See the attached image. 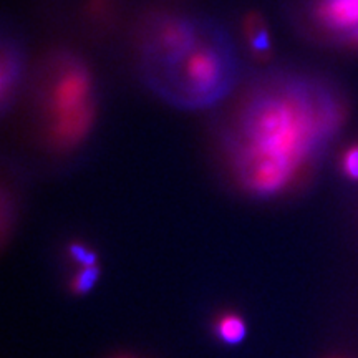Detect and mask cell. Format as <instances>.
I'll return each instance as SVG.
<instances>
[{"instance_id": "8992f818", "label": "cell", "mask_w": 358, "mask_h": 358, "mask_svg": "<svg viewBox=\"0 0 358 358\" xmlns=\"http://www.w3.org/2000/svg\"><path fill=\"white\" fill-rule=\"evenodd\" d=\"M243 32L250 55L261 62H267L272 57V38L261 13L249 12L244 17Z\"/></svg>"}, {"instance_id": "3957f363", "label": "cell", "mask_w": 358, "mask_h": 358, "mask_svg": "<svg viewBox=\"0 0 358 358\" xmlns=\"http://www.w3.org/2000/svg\"><path fill=\"white\" fill-rule=\"evenodd\" d=\"M37 113L43 140L53 150L82 145L96 120L98 92L93 71L83 58L55 52L38 73Z\"/></svg>"}, {"instance_id": "5b68a950", "label": "cell", "mask_w": 358, "mask_h": 358, "mask_svg": "<svg viewBox=\"0 0 358 358\" xmlns=\"http://www.w3.org/2000/svg\"><path fill=\"white\" fill-rule=\"evenodd\" d=\"M24 53L15 42L3 40L2 64H0V103L3 113L15 101L20 85L24 82Z\"/></svg>"}, {"instance_id": "6da1fadb", "label": "cell", "mask_w": 358, "mask_h": 358, "mask_svg": "<svg viewBox=\"0 0 358 358\" xmlns=\"http://www.w3.org/2000/svg\"><path fill=\"white\" fill-rule=\"evenodd\" d=\"M221 133L227 168L250 196L271 199L302 182L345 122V103L315 78L268 75L237 98Z\"/></svg>"}, {"instance_id": "52a82bcc", "label": "cell", "mask_w": 358, "mask_h": 358, "mask_svg": "<svg viewBox=\"0 0 358 358\" xmlns=\"http://www.w3.org/2000/svg\"><path fill=\"white\" fill-rule=\"evenodd\" d=\"M214 335L224 345H239L248 335V327L243 317L227 312L214 322Z\"/></svg>"}, {"instance_id": "8fae6325", "label": "cell", "mask_w": 358, "mask_h": 358, "mask_svg": "<svg viewBox=\"0 0 358 358\" xmlns=\"http://www.w3.org/2000/svg\"><path fill=\"white\" fill-rule=\"evenodd\" d=\"M357 48H358V43H357Z\"/></svg>"}, {"instance_id": "ba28073f", "label": "cell", "mask_w": 358, "mask_h": 358, "mask_svg": "<svg viewBox=\"0 0 358 358\" xmlns=\"http://www.w3.org/2000/svg\"><path fill=\"white\" fill-rule=\"evenodd\" d=\"M98 277H100L98 264L96 266L82 267V271H78L77 274H75L73 280H71V289H73V292L77 294H87L95 287Z\"/></svg>"}, {"instance_id": "277c9868", "label": "cell", "mask_w": 358, "mask_h": 358, "mask_svg": "<svg viewBox=\"0 0 358 358\" xmlns=\"http://www.w3.org/2000/svg\"><path fill=\"white\" fill-rule=\"evenodd\" d=\"M306 12L322 37L357 48L358 0H307Z\"/></svg>"}, {"instance_id": "9c48e42d", "label": "cell", "mask_w": 358, "mask_h": 358, "mask_svg": "<svg viewBox=\"0 0 358 358\" xmlns=\"http://www.w3.org/2000/svg\"><path fill=\"white\" fill-rule=\"evenodd\" d=\"M340 169L347 179L358 182V143L345 148V151L340 156Z\"/></svg>"}, {"instance_id": "30bf717a", "label": "cell", "mask_w": 358, "mask_h": 358, "mask_svg": "<svg viewBox=\"0 0 358 358\" xmlns=\"http://www.w3.org/2000/svg\"><path fill=\"white\" fill-rule=\"evenodd\" d=\"M70 256L75 259V262L82 267L96 266V256L93 250H90L82 244H71L70 245Z\"/></svg>"}, {"instance_id": "7a4b0ae2", "label": "cell", "mask_w": 358, "mask_h": 358, "mask_svg": "<svg viewBox=\"0 0 358 358\" xmlns=\"http://www.w3.org/2000/svg\"><path fill=\"white\" fill-rule=\"evenodd\" d=\"M159 95L185 108H203L222 100L237 80V62L222 32L201 25L178 50L143 66Z\"/></svg>"}]
</instances>
